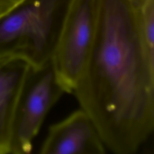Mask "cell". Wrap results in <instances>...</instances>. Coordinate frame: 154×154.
<instances>
[{
	"instance_id": "1",
	"label": "cell",
	"mask_w": 154,
	"mask_h": 154,
	"mask_svg": "<svg viewBox=\"0 0 154 154\" xmlns=\"http://www.w3.org/2000/svg\"><path fill=\"white\" fill-rule=\"evenodd\" d=\"M72 94L110 152L135 154L153 134L154 51L132 0H96L93 39Z\"/></svg>"
},
{
	"instance_id": "2",
	"label": "cell",
	"mask_w": 154,
	"mask_h": 154,
	"mask_svg": "<svg viewBox=\"0 0 154 154\" xmlns=\"http://www.w3.org/2000/svg\"><path fill=\"white\" fill-rule=\"evenodd\" d=\"M74 0H25L0 18V55L22 57L32 66L52 57Z\"/></svg>"
},
{
	"instance_id": "3",
	"label": "cell",
	"mask_w": 154,
	"mask_h": 154,
	"mask_svg": "<svg viewBox=\"0 0 154 154\" xmlns=\"http://www.w3.org/2000/svg\"><path fill=\"white\" fill-rule=\"evenodd\" d=\"M64 93L52 59L40 66H31L15 112L11 153L31 152L33 141L45 118Z\"/></svg>"
},
{
	"instance_id": "4",
	"label": "cell",
	"mask_w": 154,
	"mask_h": 154,
	"mask_svg": "<svg viewBox=\"0 0 154 154\" xmlns=\"http://www.w3.org/2000/svg\"><path fill=\"white\" fill-rule=\"evenodd\" d=\"M96 0H74L52 61L66 93L72 94L86 64L95 27Z\"/></svg>"
},
{
	"instance_id": "5",
	"label": "cell",
	"mask_w": 154,
	"mask_h": 154,
	"mask_svg": "<svg viewBox=\"0 0 154 154\" xmlns=\"http://www.w3.org/2000/svg\"><path fill=\"white\" fill-rule=\"evenodd\" d=\"M106 147L89 115L82 108L51 125L41 154H105Z\"/></svg>"
},
{
	"instance_id": "6",
	"label": "cell",
	"mask_w": 154,
	"mask_h": 154,
	"mask_svg": "<svg viewBox=\"0 0 154 154\" xmlns=\"http://www.w3.org/2000/svg\"><path fill=\"white\" fill-rule=\"evenodd\" d=\"M31 66L22 57L0 55V154L11 153L15 112Z\"/></svg>"
},
{
	"instance_id": "7",
	"label": "cell",
	"mask_w": 154,
	"mask_h": 154,
	"mask_svg": "<svg viewBox=\"0 0 154 154\" xmlns=\"http://www.w3.org/2000/svg\"><path fill=\"white\" fill-rule=\"evenodd\" d=\"M25 0H0V18L14 10Z\"/></svg>"
},
{
	"instance_id": "8",
	"label": "cell",
	"mask_w": 154,
	"mask_h": 154,
	"mask_svg": "<svg viewBox=\"0 0 154 154\" xmlns=\"http://www.w3.org/2000/svg\"><path fill=\"white\" fill-rule=\"evenodd\" d=\"M135 3H136L137 4H140V1H141V0H132Z\"/></svg>"
}]
</instances>
